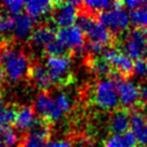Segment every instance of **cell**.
<instances>
[{"instance_id": "obj_7", "label": "cell", "mask_w": 147, "mask_h": 147, "mask_svg": "<svg viewBox=\"0 0 147 147\" xmlns=\"http://www.w3.org/2000/svg\"><path fill=\"white\" fill-rule=\"evenodd\" d=\"M81 1H56L54 2V10L52 11V22L55 26L59 28H65L74 26L76 23L80 11H81Z\"/></svg>"}, {"instance_id": "obj_5", "label": "cell", "mask_w": 147, "mask_h": 147, "mask_svg": "<svg viewBox=\"0 0 147 147\" xmlns=\"http://www.w3.org/2000/svg\"><path fill=\"white\" fill-rule=\"evenodd\" d=\"M94 103L106 111L117 110L119 103L118 92L114 78L100 80L94 89Z\"/></svg>"}, {"instance_id": "obj_17", "label": "cell", "mask_w": 147, "mask_h": 147, "mask_svg": "<svg viewBox=\"0 0 147 147\" xmlns=\"http://www.w3.org/2000/svg\"><path fill=\"white\" fill-rule=\"evenodd\" d=\"M28 76L31 80L33 85L43 91H47L51 88V86L53 85L49 70L46 68V65L42 63L31 65Z\"/></svg>"}, {"instance_id": "obj_21", "label": "cell", "mask_w": 147, "mask_h": 147, "mask_svg": "<svg viewBox=\"0 0 147 147\" xmlns=\"http://www.w3.org/2000/svg\"><path fill=\"white\" fill-rule=\"evenodd\" d=\"M115 2H111L107 0H94V1H84L81 3V11L92 16H97L99 13L106 11L113 8Z\"/></svg>"}, {"instance_id": "obj_18", "label": "cell", "mask_w": 147, "mask_h": 147, "mask_svg": "<svg viewBox=\"0 0 147 147\" xmlns=\"http://www.w3.org/2000/svg\"><path fill=\"white\" fill-rule=\"evenodd\" d=\"M55 39H56V31L54 26L51 24H42L34 27L29 40L34 46L44 49L46 45L54 41Z\"/></svg>"}, {"instance_id": "obj_20", "label": "cell", "mask_w": 147, "mask_h": 147, "mask_svg": "<svg viewBox=\"0 0 147 147\" xmlns=\"http://www.w3.org/2000/svg\"><path fill=\"white\" fill-rule=\"evenodd\" d=\"M138 141L131 130L123 134H112L104 141L103 147H138Z\"/></svg>"}, {"instance_id": "obj_34", "label": "cell", "mask_w": 147, "mask_h": 147, "mask_svg": "<svg viewBox=\"0 0 147 147\" xmlns=\"http://www.w3.org/2000/svg\"><path fill=\"white\" fill-rule=\"evenodd\" d=\"M3 80H4V72L3 70H2V68H1V65H0V85L2 84Z\"/></svg>"}, {"instance_id": "obj_26", "label": "cell", "mask_w": 147, "mask_h": 147, "mask_svg": "<svg viewBox=\"0 0 147 147\" xmlns=\"http://www.w3.org/2000/svg\"><path fill=\"white\" fill-rule=\"evenodd\" d=\"M1 4L5 10V12L14 16L17 14H21L22 11L25 9L26 2L22 1V0H7V1H3Z\"/></svg>"}, {"instance_id": "obj_24", "label": "cell", "mask_w": 147, "mask_h": 147, "mask_svg": "<svg viewBox=\"0 0 147 147\" xmlns=\"http://www.w3.org/2000/svg\"><path fill=\"white\" fill-rule=\"evenodd\" d=\"M0 144L5 147H13L18 144L16 131L10 126H0Z\"/></svg>"}, {"instance_id": "obj_10", "label": "cell", "mask_w": 147, "mask_h": 147, "mask_svg": "<svg viewBox=\"0 0 147 147\" xmlns=\"http://www.w3.org/2000/svg\"><path fill=\"white\" fill-rule=\"evenodd\" d=\"M113 78L116 83L119 102L125 106V109L133 110L138 107V104L141 103L140 86L128 78H123L119 76H115Z\"/></svg>"}, {"instance_id": "obj_14", "label": "cell", "mask_w": 147, "mask_h": 147, "mask_svg": "<svg viewBox=\"0 0 147 147\" xmlns=\"http://www.w3.org/2000/svg\"><path fill=\"white\" fill-rule=\"evenodd\" d=\"M37 121V114L33 110V107L27 105L16 107V113H15V118H14L13 125L18 131L29 132L34 127Z\"/></svg>"}, {"instance_id": "obj_33", "label": "cell", "mask_w": 147, "mask_h": 147, "mask_svg": "<svg viewBox=\"0 0 147 147\" xmlns=\"http://www.w3.org/2000/svg\"><path fill=\"white\" fill-rule=\"evenodd\" d=\"M5 106H7V104L4 103L3 99H2V97H1V94H0V113L2 112V111L5 109Z\"/></svg>"}, {"instance_id": "obj_25", "label": "cell", "mask_w": 147, "mask_h": 147, "mask_svg": "<svg viewBox=\"0 0 147 147\" xmlns=\"http://www.w3.org/2000/svg\"><path fill=\"white\" fill-rule=\"evenodd\" d=\"M131 23L135 28L147 29V3L130 13Z\"/></svg>"}, {"instance_id": "obj_2", "label": "cell", "mask_w": 147, "mask_h": 147, "mask_svg": "<svg viewBox=\"0 0 147 147\" xmlns=\"http://www.w3.org/2000/svg\"><path fill=\"white\" fill-rule=\"evenodd\" d=\"M76 24L85 34L87 43L100 45L105 49H110V46L114 44V34L101 23H99L96 16L82 12L76 21Z\"/></svg>"}, {"instance_id": "obj_8", "label": "cell", "mask_w": 147, "mask_h": 147, "mask_svg": "<svg viewBox=\"0 0 147 147\" xmlns=\"http://www.w3.org/2000/svg\"><path fill=\"white\" fill-rule=\"evenodd\" d=\"M113 71V76L129 78L133 75V61L123 53L115 47H110L102 55Z\"/></svg>"}, {"instance_id": "obj_6", "label": "cell", "mask_w": 147, "mask_h": 147, "mask_svg": "<svg viewBox=\"0 0 147 147\" xmlns=\"http://www.w3.org/2000/svg\"><path fill=\"white\" fill-rule=\"evenodd\" d=\"M123 49L131 60L145 59L147 56V29L129 30L123 38Z\"/></svg>"}, {"instance_id": "obj_31", "label": "cell", "mask_w": 147, "mask_h": 147, "mask_svg": "<svg viewBox=\"0 0 147 147\" xmlns=\"http://www.w3.org/2000/svg\"><path fill=\"white\" fill-rule=\"evenodd\" d=\"M46 147H73V145L69 141L65 140H59V141H51L49 142Z\"/></svg>"}, {"instance_id": "obj_4", "label": "cell", "mask_w": 147, "mask_h": 147, "mask_svg": "<svg viewBox=\"0 0 147 147\" xmlns=\"http://www.w3.org/2000/svg\"><path fill=\"white\" fill-rule=\"evenodd\" d=\"M45 65L49 70L53 85L67 86L71 83L72 59L69 54L59 55V56H47Z\"/></svg>"}, {"instance_id": "obj_28", "label": "cell", "mask_w": 147, "mask_h": 147, "mask_svg": "<svg viewBox=\"0 0 147 147\" xmlns=\"http://www.w3.org/2000/svg\"><path fill=\"white\" fill-rule=\"evenodd\" d=\"M44 52L47 54V56H59V55H65V54H68L67 53V49L56 39L45 46Z\"/></svg>"}, {"instance_id": "obj_29", "label": "cell", "mask_w": 147, "mask_h": 147, "mask_svg": "<svg viewBox=\"0 0 147 147\" xmlns=\"http://www.w3.org/2000/svg\"><path fill=\"white\" fill-rule=\"evenodd\" d=\"M138 75L139 78H144L147 76V60L139 59L133 62V75Z\"/></svg>"}, {"instance_id": "obj_22", "label": "cell", "mask_w": 147, "mask_h": 147, "mask_svg": "<svg viewBox=\"0 0 147 147\" xmlns=\"http://www.w3.org/2000/svg\"><path fill=\"white\" fill-rule=\"evenodd\" d=\"M88 67L94 73L98 75H113V71L103 56H90Z\"/></svg>"}, {"instance_id": "obj_12", "label": "cell", "mask_w": 147, "mask_h": 147, "mask_svg": "<svg viewBox=\"0 0 147 147\" xmlns=\"http://www.w3.org/2000/svg\"><path fill=\"white\" fill-rule=\"evenodd\" d=\"M33 110L36 114L40 116V118L49 123L57 121L63 116V113L58 109L55 102V98H53L47 91H43L38 96Z\"/></svg>"}, {"instance_id": "obj_16", "label": "cell", "mask_w": 147, "mask_h": 147, "mask_svg": "<svg viewBox=\"0 0 147 147\" xmlns=\"http://www.w3.org/2000/svg\"><path fill=\"white\" fill-rule=\"evenodd\" d=\"M130 128V112L127 109L115 110L109 119V129L112 134H123Z\"/></svg>"}, {"instance_id": "obj_11", "label": "cell", "mask_w": 147, "mask_h": 147, "mask_svg": "<svg viewBox=\"0 0 147 147\" xmlns=\"http://www.w3.org/2000/svg\"><path fill=\"white\" fill-rule=\"evenodd\" d=\"M56 40L69 52H81L85 49L86 38L76 25L56 31Z\"/></svg>"}, {"instance_id": "obj_19", "label": "cell", "mask_w": 147, "mask_h": 147, "mask_svg": "<svg viewBox=\"0 0 147 147\" xmlns=\"http://www.w3.org/2000/svg\"><path fill=\"white\" fill-rule=\"evenodd\" d=\"M54 5L55 4L52 1H27L25 4V10L29 16L33 21H36L52 12L54 10Z\"/></svg>"}, {"instance_id": "obj_15", "label": "cell", "mask_w": 147, "mask_h": 147, "mask_svg": "<svg viewBox=\"0 0 147 147\" xmlns=\"http://www.w3.org/2000/svg\"><path fill=\"white\" fill-rule=\"evenodd\" d=\"M14 28L13 34L18 41H27L30 39L34 29V21L27 13H21L13 16Z\"/></svg>"}, {"instance_id": "obj_9", "label": "cell", "mask_w": 147, "mask_h": 147, "mask_svg": "<svg viewBox=\"0 0 147 147\" xmlns=\"http://www.w3.org/2000/svg\"><path fill=\"white\" fill-rule=\"evenodd\" d=\"M51 134V123L39 118L32 129L24 135L18 147H46Z\"/></svg>"}, {"instance_id": "obj_37", "label": "cell", "mask_w": 147, "mask_h": 147, "mask_svg": "<svg viewBox=\"0 0 147 147\" xmlns=\"http://www.w3.org/2000/svg\"><path fill=\"white\" fill-rule=\"evenodd\" d=\"M146 60H147V59H146Z\"/></svg>"}, {"instance_id": "obj_13", "label": "cell", "mask_w": 147, "mask_h": 147, "mask_svg": "<svg viewBox=\"0 0 147 147\" xmlns=\"http://www.w3.org/2000/svg\"><path fill=\"white\" fill-rule=\"evenodd\" d=\"M130 128L140 147H147V123L145 116L138 107L130 112Z\"/></svg>"}, {"instance_id": "obj_23", "label": "cell", "mask_w": 147, "mask_h": 147, "mask_svg": "<svg viewBox=\"0 0 147 147\" xmlns=\"http://www.w3.org/2000/svg\"><path fill=\"white\" fill-rule=\"evenodd\" d=\"M14 18L7 12H0V44L8 42V34L13 32Z\"/></svg>"}, {"instance_id": "obj_3", "label": "cell", "mask_w": 147, "mask_h": 147, "mask_svg": "<svg viewBox=\"0 0 147 147\" xmlns=\"http://www.w3.org/2000/svg\"><path fill=\"white\" fill-rule=\"evenodd\" d=\"M96 17L99 23L106 27L114 36L127 31L131 24L130 15L123 8V1H115L113 8L99 13Z\"/></svg>"}, {"instance_id": "obj_30", "label": "cell", "mask_w": 147, "mask_h": 147, "mask_svg": "<svg viewBox=\"0 0 147 147\" xmlns=\"http://www.w3.org/2000/svg\"><path fill=\"white\" fill-rule=\"evenodd\" d=\"M147 2L145 1H141V0H128V1H123V8L129 9L131 12L134 11L136 9H140L141 7L145 5Z\"/></svg>"}, {"instance_id": "obj_36", "label": "cell", "mask_w": 147, "mask_h": 147, "mask_svg": "<svg viewBox=\"0 0 147 147\" xmlns=\"http://www.w3.org/2000/svg\"><path fill=\"white\" fill-rule=\"evenodd\" d=\"M0 147H5V146H3V145H1V144H0Z\"/></svg>"}, {"instance_id": "obj_27", "label": "cell", "mask_w": 147, "mask_h": 147, "mask_svg": "<svg viewBox=\"0 0 147 147\" xmlns=\"http://www.w3.org/2000/svg\"><path fill=\"white\" fill-rule=\"evenodd\" d=\"M55 102L57 104L58 109L61 111L63 115L69 113L72 107V101L68 94L65 92H59L57 94V97L55 98Z\"/></svg>"}, {"instance_id": "obj_32", "label": "cell", "mask_w": 147, "mask_h": 147, "mask_svg": "<svg viewBox=\"0 0 147 147\" xmlns=\"http://www.w3.org/2000/svg\"><path fill=\"white\" fill-rule=\"evenodd\" d=\"M140 92H141V103L147 105V83H144L140 87Z\"/></svg>"}, {"instance_id": "obj_35", "label": "cell", "mask_w": 147, "mask_h": 147, "mask_svg": "<svg viewBox=\"0 0 147 147\" xmlns=\"http://www.w3.org/2000/svg\"><path fill=\"white\" fill-rule=\"evenodd\" d=\"M145 120H146V123H147V113H146V115H145Z\"/></svg>"}, {"instance_id": "obj_1", "label": "cell", "mask_w": 147, "mask_h": 147, "mask_svg": "<svg viewBox=\"0 0 147 147\" xmlns=\"http://www.w3.org/2000/svg\"><path fill=\"white\" fill-rule=\"evenodd\" d=\"M0 65L4 75L12 82H18L26 78L31 67L26 54L14 47L9 41L0 45Z\"/></svg>"}]
</instances>
